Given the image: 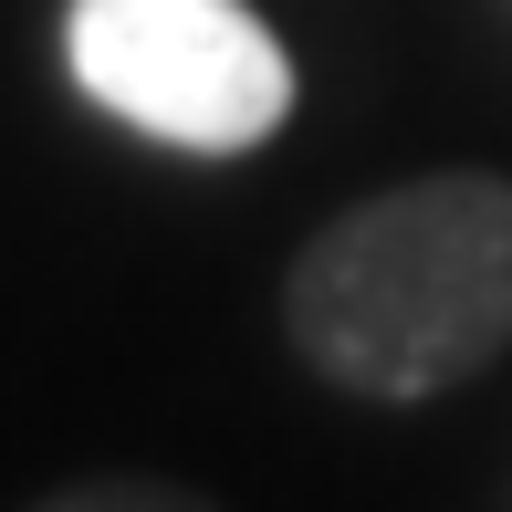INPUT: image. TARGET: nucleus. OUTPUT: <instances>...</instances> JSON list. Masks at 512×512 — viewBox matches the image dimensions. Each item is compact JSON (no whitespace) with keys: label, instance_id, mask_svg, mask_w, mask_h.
Here are the masks:
<instances>
[{"label":"nucleus","instance_id":"nucleus-2","mask_svg":"<svg viewBox=\"0 0 512 512\" xmlns=\"http://www.w3.org/2000/svg\"><path fill=\"white\" fill-rule=\"evenodd\" d=\"M63 53L105 115L189 157H251L293 115V53L251 0H74Z\"/></svg>","mask_w":512,"mask_h":512},{"label":"nucleus","instance_id":"nucleus-1","mask_svg":"<svg viewBox=\"0 0 512 512\" xmlns=\"http://www.w3.org/2000/svg\"><path fill=\"white\" fill-rule=\"evenodd\" d=\"M283 335L345 398H439L512 345V178L439 168L314 230L283 272Z\"/></svg>","mask_w":512,"mask_h":512},{"label":"nucleus","instance_id":"nucleus-3","mask_svg":"<svg viewBox=\"0 0 512 512\" xmlns=\"http://www.w3.org/2000/svg\"><path fill=\"white\" fill-rule=\"evenodd\" d=\"M21 512H220V502L178 492V481H136V471H115V481H63V492H42V502H21Z\"/></svg>","mask_w":512,"mask_h":512}]
</instances>
